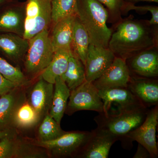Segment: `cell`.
Returning a JSON list of instances; mask_svg holds the SVG:
<instances>
[{
  "mask_svg": "<svg viewBox=\"0 0 158 158\" xmlns=\"http://www.w3.org/2000/svg\"><path fill=\"white\" fill-rule=\"evenodd\" d=\"M113 27L108 48L116 57L127 60L142 51L158 47V26L148 20L129 17Z\"/></svg>",
  "mask_w": 158,
  "mask_h": 158,
  "instance_id": "6da1fadb",
  "label": "cell"
},
{
  "mask_svg": "<svg viewBox=\"0 0 158 158\" xmlns=\"http://www.w3.org/2000/svg\"><path fill=\"white\" fill-rule=\"evenodd\" d=\"M76 15L88 32L90 44L108 48L112 33L108 27L109 13L97 0H77Z\"/></svg>",
  "mask_w": 158,
  "mask_h": 158,
  "instance_id": "7a4b0ae2",
  "label": "cell"
},
{
  "mask_svg": "<svg viewBox=\"0 0 158 158\" xmlns=\"http://www.w3.org/2000/svg\"><path fill=\"white\" fill-rule=\"evenodd\" d=\"M148 110L144 106L118 108L114 113H99L94 120L98 129L121 139L144 122Z\"/></svg>",
  "mask_w": 158,
  "mask_h": 158,
  "instance_id": "3957f363",
  "label": "cell"
},
{
  "mask_svg": "<svg viewBox=\"0 0 158 158\" xmlns=\"http://www.w3.org/2000/svg\"><path fill=\"white\" fill-rule=\"evenodd\" d=\"M54 52L48 30H45L29 40L25 66L30 74L42 73L48 66Z\"/></svg>",
  "mask_w": 158,
  "mask_h": 158,
  "instance_id": "277c9868",
  "label": "cell"
},
{
  "mask_svg": "<svg viewBox=\"0 0 158 158\" xmlns=\"http://www.w3.org/2000/svg\"><path fill=\"white\" fill-rule=\"evenodd\" d=\"M92 134L89 131L66 132L59 138L48 141L36 140L32 144L47 150L57 157L78 156Z\"/></svg>",
  "mask_w": 158,
  "mask_h": 158,
  "instance_id": "5b68a950",
  "label": "cell"
},
{
  "mask_svg": "<svg viewBox=\"0 0 158 158\" xmlns=\"http://www.w3.org/2000/svg\"><path fill=\"white\" fill-rule=\"evenodd\" d=\"M23 38L29 40L45 30L52 22L51 0H27Z\"/></svg>",
  "mask_w": 158,
  "mask_h": 158,
  "instance_id": "8992f818",
  "label": "cell"
},
{
  "mask_svg": "<svg viewBox=\"0 0 158 158\" xmlns=\"http://www.w3.org/2000/svg\"><path fill=\"white\" fill-rule=\"evenodd\" d=\"M69 101L65 113L71 115L81 110H90L99 113L103 112V102L98 90L93 83L86 81L70 91Z\"/></svg>",
  "mask_w": 158,
  "mask_h": 158,
  "instance_id": "52a82bcc",
  "label": "cell"
},
{
  "mask_svg": "<svg viewBox=\"0 0 158 158\" xmlns=\"http://www.w3.org/2000/svg\"><path fill=\"white\" fill-rule=\"evenodd\" d=\"M158 123V105L148 110L146 118L139 126L127 134L123 138L135 141L148 151L151 158L158 156L156 138Z\"/></svg>",
  "mask_w": 158,
  "mask_h": 158,
  "instance_id": "ba28073f",
  "label": "cell"
},
{
  "mask_svg": "<svg viewBox=\"0 0 158 158\" xmlns=\"http://www.w3.org/2000/svg\"><path fill=\"white\" fill-rule=\"evenodd\" d=\"M131 78V73L126 60L115 57L109 68L92 83L98 90L127 88Z\"/></svg>",
  "mask_w": 158,
  "mask_h": 158,
  "instance_id": "9c48e42d",
  "label": "cell"
},
{
  "mask_svg": "<svg viewBox=\"0 0 158 158\" xmlns=\"http://www.w3.org/2000/svg\"><path fill=\"white\" fill-rule=\"evenodd\" d=\"M115 57L109 48L90 44L85 65L86 81L93 82L98 78L112 64Z\"/></svg>",
  "mask_w": 158,
  "mask_h": 158,
  "instance_id": "30bf717a",
  "label": "cell"
},
{
  "mask_svg": "<svg viewBox=\"0 0 158 158\" xmlns=\"http://www.w3.org/2000/svg\"><path fill=\"white\" fill-rule=\"evenodd\" d=\"M126 62L131 75L149 78L158 76V47L142 51Z\"/></svg>",
  "mask_w": 158,
  "mask_h": 158,
  "instance_id": "8fae6325",
  "label": "cell"
},
{
  "mask_svg": "<svg viewBox=\"0 0 158 158\" xmlns=\"http://www.w3.org/2000/svg\"><path fill=\"white\" fill-rule=\"evenodd\" d=\"M118 140L116 136L98 129L92 134L77 156L82 158H107L113 144Z\"/></svg>",
  "mask_w": 158,
  "mask_h": 158,
  "instance_id": "7c38bea8",
  "label": "cell"
},
{
  "mask_svg": "<svg viewBox=\"0 0 158 158\" xmlns=\"http://www.w3.org/2000/svg\"><path fill=\"white\" fill-rule=\"evenodd\" d=\"M127 88L146 107L158 105V81L156 79L131 75Z\"/></svg>",
  "mask_w": 158,
  "mask_h": 158,
  "instance_id": "4fadbf2b",
  "label": "cell"
},
{
  "mask_svg": "<svg viewBox=\"0 0 158 158\" xmlns=\"http://www.w3.org/2000/svg\"><path fill=\"white\" fill-rule=\"evenodd\" d=\"M98 93L103 102V113H107L113 103L118 104V108L144 106L127 88L101 89L98 90Z\"/></svg>",
  "mask_w": 158,
  "mask_h": 158,
  "instance_id": "5bb4252c",
  "label": "cell"
},
{
  "mask_svg": "<svg viewBox=\"0 0 158 158\" xmlns=\"http://www.w3.org/2000/svg\"><path fill=\"white\" fill-rule=\"evenodd\" d=\"M54 89V84L48 83L40 77L31 90L28 103L40 118L49 113Z\"/></svg>",
  "mask_w": 158,
  "mask_h": 158,
  "instance_id": "9a60e30c",
  "label": "cell"
},
{
  "mask_svg": "<svg viewBox=\"0 0 158 158\" xmlns=\"http://www.w3.org/2000/svg\"><path fill=\"white\" fill-rule=\"evenodd\" d=\"M7 5L0 9V33H12L23 37L25 8H14Z\"/></svg>",
  "mask_w": 158,
  "mask_h": 158,
  "instance_id": "2e32d148",
  "label": "cell"
},
{
  "mask_svg": "<svg viewBox=\"0 0 158 158\" xmlns=\"http://www.w3.org/2000/svg\"><path fill=\"white\" fill-rule=\"evenodd\" d=\"M29 40L12 33H0V55L15 62L26 56Z\"/></svg>",
  "mask_w": 158,
  "mask_h": 158,
  "instance_id": "e0dca14e",
  "label": "cell"
},
{
  "mask_svg": "<svg viewBox=\"0 0 158 158\" xmlns=\"http://www.w3.org/2000/svg\"><path fill=\"white\" fill-rule=\"evenodd\" d=\"M75 17L76 15H69L54 24L50 38L54 52L60 49L71 50V46Z\"/></svg>",
  "mask_w": 158,
  "mask_h": 158,
  "instance_id": "ac0fdd59",
  "label": "cell"
},
{
  "mask_svg": "<svg viewBox=\"0 0 158 158\" xmlns=\"http://www.w3.org/2000/svg\"><path fill=\"white\" fill-rule=\"evenodd\" d=\"M54 85L53 94L48 113L60 124L67 107L70 90L61 77L57 78Z\"/></svg>",
  "mask_w": 158,
  "mask_h": 158,
  "instance_id": "d6986e66",
  "label": "cell"
},
{
  "mask_svg": "<svg viewBox=\"0 0 158 158\" xmlns=\"http://www.w3.org/2000/svg\"><path fill=\"white\" fill-rule=\"evenodd\" d=\"M73 55L71 50L60 49L55 51L52 61L41 73L40 77L48 83L55 84L57 78L65 72L68 67L69 59Z\"/></svg>",
  "mask_w": 158,
  "mask_h": 158,
  "instance_id": "ffe728a7",
  "label": "cell"
},
{
  "mask_svg": "<svg viewBox=\"0 0 158 158\" xmlns=\"http://www.w3.org/2000/svg\"><path fill=\"white\" fill-rule=\"evenodd\" d=\"M90 44L89 36L85 28L76 15L74 22L71 42V51L74 56L85 65L88 48Z\"/></svg>",
  "mask_w": 158,
  "mask_h": 158,
  "instance_id": "44dd1931",
  "label": "cell"
},
{
  "mask_svg": "<svg viewBox=\"0 0 158 158\" xmlns=\"http://www.w3.org/2000/svg\"><path fill=\"white\" fill-rule=\"evenodd\" d=\"M61 77L72 91L86 81L85 65L78 58L70 56L67 69Z\"/></svg>",
  "mask_w": 158,
  "mask_h": 158,
  "instance_id": "7402d4cb",
  "label": "cell"
},
{
  "mask_svg": "<svg viewBox=\"0 0 158 158\" xmlns=\"http://www.w3.org/2000/svg\"><path fill=\"white\" fill-rule=\"evenodd\" d=\"M40 118L32 106L27 103L17 107L15 111L12 121L19 127L28 128L37 124Z\"/></svg>",
  "mask_w": 158,
  "mask_h": 158,
  "instance_id": "603a6c76",
  "label": "cell"
},
{
  "mask_svg": "<svg viewBox=\"0 0 158 158\" xmlns=\"http://www.w3.org/2000/svg\"><path fill=\"white\" fill-rule=\"evenodd\" d=\"M66 131L61 128L59 124L48 113L44 116L43 120L38 129V141H48L59 138Z\"/></svg>",
  "mask_w": 158,
  "mask_h": 158,
  "instance_id": "cb8c5ba5",
  "label": "cell"
},
{
  "mask_svg": "<svg viewBox=\"0 0 158 158\" xmlns=\"http://www.w3.org/2000/svg\"><path fill=\"white\" fill-rule=\"evenodd\" d=\"M0 98V127L12 121L13 115L17 107V98L11 92Z\"/></svg>",
  "mask_w": 158,
  "mask_h": 158,
  "instance_id": "d4e9b609",
  "label": "cell"
},
{
  "mask_svg": "<svg viewBox=\"0 0 158 158\" xmlns=\"http://www.w3.org/2000/svg\"><path fill=\"white\" fill-rule=\"evenodd\" d=\"M77 0H51L52 22L54 24L67 16L76 15Z\"/></svg>",
  "mask_w": 158,
  "mask_h": 158,
  "instance_id": "484cf974",
  "label": "cell"
},
{
  "mask_svg": "<svg viewBox=\"0 0 158 158\" xmlns=\"http://www.w3.org/2000/svg\"><path fill=\"white\" fill-rule=\"evenodd\" d=\"M0 73L18 87L22 86L27 83V79L18 67H15L4 58L0 56Z\"/></svg>",
  "mask_w": 158,
  "mask_h": 158,
  "instance_id": "4316f807",
  "label": "cell"
},
{
  "mask_svg": "<svg viewBox=\"0 0 158 158\" xmlns=\"http://www.w3.org/2000/svg\"><path fill=\"white\" fill-rule=\"evenodd\" d=\"M106 7L109 13L108 22L114 26L122 20V9L124 0H97Z\"/></svg>",
  "mask_w": 158,
  "mask_h": 158,
  "instance_id": "83f0119b",
  "label": "cell"
},
{
  "mask_svg": "<svg viewBox=\"0 0 158 158\" xmlns=\"http://www.w3.org/2000/svg\"><path fill=\"white\" fill-rule=\"evenodd\" d=\"M131 10H135L138 12H146L149 11L152 15L151 19L148 21L150 24L153 25L158 26V7L156 6H138L135 4L125 2L122 9V15L126 14Z\"/></svg>",
  "mask_w": 158,
  "mask_h": 158,
  "instance_id": "f1b7e54d",
  "label": "cell"
},
{
  "mask_svg": "<svg viewBox=\"0 0 158 158\" xmlns=\"http://www.w3.org/2000/svg\"><path fill=\"white\" fill-rule=\"evenodd\" d=\"M10 135L0 140V158H16L18 142Z\"/></svg>",
  "mask_w": 158,
  "mask_h": 158,
  "instance_id": "f546056e",
  "label": "cell"
},
{
  "mask_svg": "<svg viewBox=\"0 0 158 158\" xmlns=\"http://www.w3.org/2000/svg\"><path fill=\"white\" fill-rule=\"evenodd\" d=\"M34 144H20L18 143L16 158H45L44 152L34 147Z\"/></svg>",
  "mask_w": 158,
  "mask_h": 158,
  "instance_id": "4dcf8cb0",
  "label": "cell"
},
{
  "mask_svg": "<svg viewBox=\"0 0 158 158\" xmlns=\"http://www.w3.org/2000/svg\"><path fill=\"white\" fill-rule=\"evenodd\" d=\"M17 87V85L0 73V96L11 92Z\"/></svg>",
  "mask_w": 158,
  "mask_h": 158,
  "instance_id": "1f68e13d",
  "label": "cell"
},
{
  "mask_svg": "<svg viewBox=\"0 0 158 158\" xmlns=\"http://www.w3.org/2000/svg\"><path fill=\"white\" fill-rule=\"evenodd\" d=\"M151 158L149 152L144 146L138 144L137 152L135 154L133 158Z\"/></svg>",
  "mask_w": 158,
  "mask_h": 158,
  "instance_id": "d6a6232c",
  "label": "cell"
},
{
  "mask_svg": "<svg viewBox=\"0 0 158 158\" xmlns=\"http://www.w3.org/2000/svg\"><path fill=\"white\" fill-rule=\"evenodd\" d=\"M124 2L126 3H131L135 4V3L140 2H152L158 3V0H124Z\"/></svg>",
  "mask_w": 158,
  "mask_h": 158,
  "instance_id": "836d02e7",
  "label": "cell"
},
{
  "mask_svg": "<svg viewBox=\"0 0 158 158\" xmlns=\"http://www.w3.org/2000/svg\"><path fill=\"white\" fill-rule=\"evenodd\" d=\"M10 135V132L6 130H0V140L6 136Z\"/></svg>",
  "mask_w": 158,
  "mask_h": 158,
  "instance_id": "e575fe53",
  "label": "cell"
},
{
  "mask_svg": "<svg viewBox=\"0 0 158 158\" xmlns=\"http://www.w3.org/2000/svg\"><path fill=\"white\" fill-rule=\"evenodd\" d=\"M11 0H0V9L3 6L7 5Z\"/></svg>",
  "mask_w": 158,
  "mask_h": 158,
  "instance_id": "d590c367",
  "label": "cell"
}]
</instances>
